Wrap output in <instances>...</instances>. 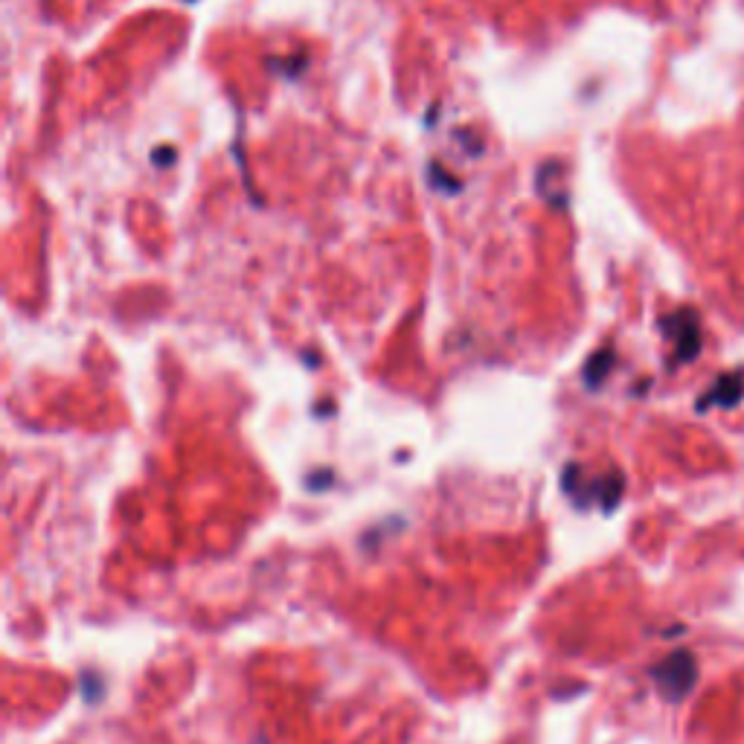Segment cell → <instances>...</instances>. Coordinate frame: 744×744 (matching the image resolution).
Masks as SVG:
<instances>
[{"mask_svg": "<svg viewBox=\"0 0 744 744\" xmlns=\"http://www.w3.org/2000/svg\"><path fill=\"white\" fill-rule=\"evenodd\" d=\"M652 677H655L657 689L663 692V698L680 701V698H686L695 686V680H698V663H695L692 652L677 648V652H672L669 657H663L657 663V666L652 669Z\"/></svg>", "mask_w": 744, "mask_h": 744, "instance_id": "cell-1", "label": "cell"}, {"mask_svg": "<svg viewBox=\"0 0 744 744\" xmlns=\"http://www.w3.org/2000/svg\"><path fill=\"white\" fill-rule=\"evenodd\" d=\"M663 335L675 343V361L689 363L701 352V320L695 309H680L660 320Z\"/></svg>", "mask_w": 744, "mask_h": 744, "instance_id": "cell-2", "label": "cell"}, {"mask_svg": "<svg viewBox=\"0 0 744 744\" xmlns=\"http://www.w3.org/2000/svg\"><path fill=\"white\" fill-rule=\"evenodd\" d=\"M744 399V370H733V372H724L712 390H707L701 399H698V410H707V407H739Z\"/></svg>", "mask_w": 744, "mask_h": 744, "instance_id": "cell-3", "label": "cell"}, {"mask_svg": "<svg viewBox=\"0 0 744 744\" xmlns=\"http://www.w3.org/2000/svg\"><path fill=\"white\" fill-rule=\"evenodd\" d=\"M613 370V350H599L591 361L588 367H584V384L588 387H599L605 382V375Z\"/></svg>", "mask_w": 744, "mask_h": 744, "instance_id": "cell-4", "label": "cell"}]
</instances>
